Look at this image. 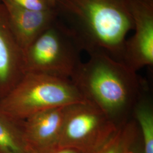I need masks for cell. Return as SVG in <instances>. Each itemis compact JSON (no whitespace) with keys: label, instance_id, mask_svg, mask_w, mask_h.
Instances as JSON below:
<instances>
[{"label":"cell","instance_id":"e0dca14e","mask_svg":"<svg viewBox=\"0 0 153 153\" xmlns=\"http://www.w3.org/2000/svg\"><path fill=\"white\" fill-rule=\"evenodd\" d=\"M142 2H145L148 4H150V5H153V0H140Z\"/></svg>","mask_w":153,"mask_h":153},{"label":"cell","instance_id":"8992f818","mask_svg":"<svg viewBox=\"0 0 153 153\" xmlns=\"http://www.w3.org/2000/svg\"><path fill=\"white\" fill-rule=\"evenodd\" d=\"M132 14L134 32L126 39L122 62L137 72L153 65V5L133 0Z\"/></svg>","mask_w":153,"mask_h":153},{"label":"cell","instance_id":"7a4b0ae2","mask_svg":"<svg viewBox=\"0 0 153 153\" xmlns=\"http://www.w3.org/2000/svg\"><path fill=\"white\" fill-rule=\"evenodd\" d=\"M71 79L85 100L101 109L118 128L131 119L133 109L146 89L137 72L103 53L89 55Z\"/></svg>","mask_w":153,"mask_h":153},{"label":"cell","instance_id":"9a60e30c","mask_svg":"<svg viewBox=\"0 0 153 153\" xmlns=\"http://www.w3.org/2000/svg\"><path fill=\"white\" fill-rule=\"evenodd\" d=\"M30 153H83L71 148L56 146L52 148L42 150L30 149Z\"/></svg>","mask_w":153,"mask_h":153},{"label":"cell","instance_id":"5bb4252c","mask_svg":"<svg viewBox=\"0 0 153 153\" xmlns=\"http://www.w3.org/2000/svg\"><path fill=\"white\" fill-rule=\"evenodd\" d=\"M23 9L35 11H44L53 9L46 0H10Z\"/></svg>","mask_w":153,"mask_h":153},{"label":"cell","instance_id":"30bf717a","mask_svg":"<svg viewBox=\"0 0 153 153\" xmlns=\"http://www.w3.org/2000/svg\"><path fill=\"white\" fill-rule=\"evenodd\" d=\"M141 134L144 153H153V104L150 96L143 92L131 115Z\"/></svg>","mask_w":153,"mask_h":153},{"label":"cell","instance_id":"52a82bcc","mask_svg":"<svg viewBox=\"0 0 153 153\" xmlns=\"http://www.w3.org/2000/svg\"><path fill=\"white\" fill-rule=\"evenodd\" d=\"M25 74L24 52L12 30L7 13L0 2V100Z\"/></svg>","mask_w":153,"mask_h":153},{"label":"cell","instance_id":"ba28073f","mask_svg":"<svg viewBox=\"0 0 153 153\" xmlns=\"http://www.w3.org/2000/svg\"><path fill=\"white\" fill-rule=\"evenodd\" d=\"M68 106L42 111L22 121L23 135L30 149L58 146Z\"/></svg>","mask_w":153,"mask_h":153},{"label":"cell","instance_id":"9c48e42d","mask_svg":"<svg viewBox=\"0 0 153 153\" xmlns=\"http://www.w3.org/2000/svg\"><path fill=\"white\" fill-rule=\"evenodd\" d=\"M5 6L12 30L23 52L57 20L55 9L44 11L28 10L10 0H0Z\"/></svg>","mask_w":153,"mask_h":153},{"label":"cell","instance_id":"7c38bea8","mask_svg":"<svg viewBox=\"0 0 153 153\" xmlns=\"http://www.w3.org/2000/svg\"><path fill=\"white\" fill-rule=\"evenodd\" d=\"M127 138L123 153H144L142 139L137 124L133 119L126 123Z\"/></svg>","mask_w":153,"mask_h":153},{"label":"cell","instance_id":"5b68a950","mask_svg":"<svg viewBox=\"0 0 153 153\" xmlns=\"http://www.w3.org/2000/svg\"><path fill=\"white\" fill-rule=\"evenodd\" d=\"M118 129L101 109L85 100L68 106L58 146L96 153Z\"/></svg>","mask_w":153,"mask_h":153},{"label":"cell","instance_id":"8fae6325","mask_svg":"<svg viewBox=\"0 0 153 153\" xmlns=\"http://www.w3.org/2000/svg\"><path fill=\"white\" fill-rule=\"evenodd\" d=\"M22 121L14 120L0 111V153H30Z\"/></svg>","mask_w":153,"mask_h":153},{"label":"cell","instance_id":"2e32d148","mask_svg":"<svg viewBox=\"0 0 153 153\" xmlns=\"http://www.w3.org/2000/svg\"><path fill=\"white\" fill-rule=\"evenodd\" d=\"M50 5L52 7H53V8H55V2H56V0H46Z\"/></svg>","mask_w":153,"mask_h":153},{"label":"cell","instance_id":"3957f363","mask_svg":"<svg viewBox=\"0 0 153 153\" xmlns=\"http://www.w3.org/2000/svg\"><path fill=\"white\" fill-rule=\"evenodd\" d=\"M85 100L69 78L27 72L0 100V111L11 119L21 122L40 111Z\"/></svg>","mask_w":153,"mask_h":153},{"label":"cell","instance_id":"4fadbf2b","mask_svg":"<svg viewBox=\"0 0 153 153\" xmlns=\"http://www.w3.org/2000/svg\"><path fill=\"white\" fill-rule=\"evenodd\" d=\"M127 138L126 124L119 128L104 145L95 153H123Z\"/></svg>","mask_w":153,"mask_h":153},{"label":"cell","instance_id":"6da1fadb","mask_svg":"<svg viewBox=\"0 0 153 153\" xmlns=\"http://www.w3.org/2000/svg\"><path fill=\"white\" fill-rule=\"evenodd\" d=\"M133 0H56L58 19L82 51L122 62L126 35L134 29Z\"/></svg>","mask_w":153,"mask_h":153},{"label":"cell","instance_id":"277c9868","mask_svg":"<svg viewBox=\"0 0 153 153\" xmlns=\"http://www.w3.org/2000/svg\"><path fill=\"white\" fill-rule=\"evenodd\" d=\"M81 51L71 32L57 18L24 51L25 73L71 79L82 62Z\"/></svg>","mask_w":153,"mask_h":153}]
</instances>
